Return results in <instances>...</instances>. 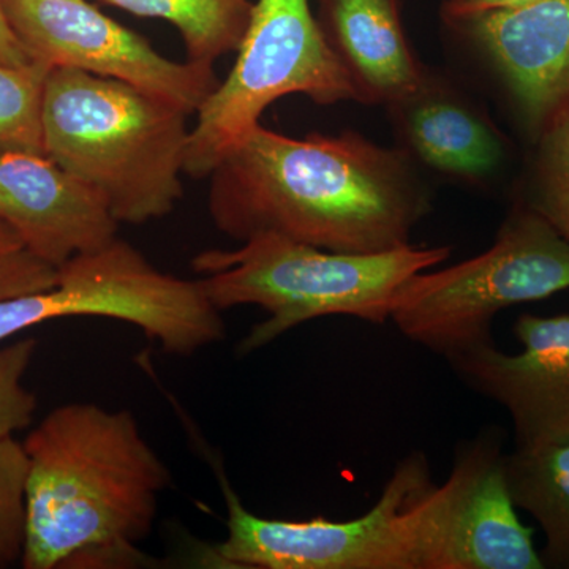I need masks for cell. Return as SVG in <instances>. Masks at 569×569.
<instances>
[{"label": "cell", "mask_w": 569, "mask_h": 569, "mask_svg": "<svg viewBox=\"0 0 569 569\" xmlns=\"http://www.w3.org/2000/svg\"><path fill=\"white\" fill-rule=\"evenodd\" d=\"M208 178L212 223L238 242L274 234L331 252H385L411 244L432 209L406 152L351 130L293 138L260 122Z\"/></svg>", "instance_id": "obj_1"}, {"label": "cell", "mask_w": 569, "mask_h": 569, "mask_svg": "<svg viewBox=\"0 0 569 569\" xmlns=\"http://www.w3.org/2000/svg\"><path fill=\"white\" fill-rule=\"evenodd\" d=\"M28 456L26 569L129 567L151 535L171 471L130 410L92 402L50 411Z\"/></svg>", "instance_id": "obj_2"}, {"label": "cell", "mask_w": 569, "mask_h": 569, "mask_svg": "<svg viewBox=\"0 0 569 569\" xmlns=\"http://www.w3.org/2000/svg\"><path fill=\"white\" fill-rule=\"evenodd\" d=\"M189 116L129 82L52 67L44 153L102 194L119 224L152 222L182 200Z\"/></svg>", "instance_id": "obj_3"}, {"label": "cell", "mask_w": 569, "mask_h": 569, "mask_svg": "<svg viewBox=\"0 0 569 569\" xmlns=\"http://www.w3.org/2000/svg\"><path fill=\"white\" fill-rule=\"evenodd\" d=\"M449 254L448 246L413 244L373 253L331 252L264 234L238 249L203 250L194 254L192 268L203 276L198 280L220 312L239 306L268 312L238 346L239 355H250L321 317L387 323L397 288Z\"/></svg>", "instance_id": "obj_4"}, {"label": "cell", "mask_w": 569, "mask_h": 569, "mask_svg": "<svg viewBox=\"0 0 569 569\" xmlns=\"http://www.w3.org/2000/svg\"><path fill=\"white\" fill-rule=\"evenodd\" d=\"M569 290V241L516 201L486 252L397 288L389 320L411 342L445 359L493 343V318L508 307Z\"/></svg>", "instance_id": "obj_5"}, {"label": "cell", "mask_w": 569, "mask_h": 569, "mask_svg": "<svg viewBox=\"0 0 569 569\" xmlns=\"http://www.w3.org/2000/svg\"><path fill=\"white\" fill-rule=\"evenodd\" d=\"M71 317L137 326L163 353L182 358L227 336L222 312L200 280L163 272L121 238L59 266L48 290L0 301V343L32 326Z\"/></svg>", "instance_id": "obj_6"}, {"label": "cell", "mask_w": 569, "mask_h": 569, "mask_svg": "<svg viewBox=\"0 0 569 569\" xmlns=\"http://www.w3.org/2000/svg\"><path fill=\"white\" fill-rule=\"evenodd\" d=\"M236 52L233 69L190 129L186 174L192 178H208L220 156L282 97L306 96L320 107L356 102L309 0H257Z\"/></svg>", "instance_id": "obj_7"}, {"label": "cell", "mask_w": 569, "mask_h": 569, "mask_svg": "<svg viewBox=\"0 0 569 569\" xmlns=\"http://www.w3.org/2000/svg\"><path fill=\"white\" fill-rule=\"evenodd\" d=\"M501 447L496 427L463 441L443 485L421 468L402 508L415 569H545L509 497Z\"/></svg>", "instance_id": "obj_8"}, {"label": "cell", "mask_w": 569, "mask_h": 569, "mask_svg": "<svg viewBox=\"0 0 569 569\" xmlns=\"http://www.w3.org/2000/svg\"><path fill=\"white\" fill-rule=\"evenodd\" d=\"M426 462L418 451L400 460L376 505L350 520L260 518L217 468L228 519L216 557L247 569H415L402 508Z\"/></svg>", "instance_id": "obj_9"}, {"label": "cell", "mask_w": 569, "mask_h": 569, "mask_svg": "<svg viewBox=\"0 0 569 569\" xmlns=\"http://www.w3.org/2000/svg\"><path fill=\"white\" fill-rule=\"evenodd\" d=\"M11 29L33 59L129 82L190 112L219 86L211 66L171 61L144 37L88 0H0Z\"/></svg>", "instance_id": "obj_10"}, {"label": "cell", "mask_w": 569, "mask_h": 569, "mask_svg": "<svg viewBox=\"0 0 569 569\" xmlns=\"http://www.w3.org/2000/svg\"><path fill=\"white\" fill-rule=\"evenodd\" d=\"M481 56L530 144L569 111V0L445 22Z\"/></svg>", "instance_id": "obj_11"}, {"label": "cell", "mask_w": 569, "mask_h": 569, "mask_svg": "<svg viewBox=\"0 0 569 569\" xmlns=\"http://www.w3.org/2000/svg\"><path fill=\"white\" fill-rule=\"evenodd\" d=\"M518 355L496 343L448 359L456 376L478 395L507 408L515 449H535L569 438V313H523L515 323Z\"/></svg>", "instance_id": "obj_12"}, {"label": "cell", "mask_w": 569, "mask_h": 569, "mask_svg": "<svg viewBox=\"0 0 569 569\" xmlns=\"http://www.w3.org/2000/svg\"><path fill=\"white\" fill-rule=\"evenodd\" d=\"M0 219L54 268L110 244L119 230L102 194L44 153L0 156Z\"/></svg>", "instance_id": "obj_13"}, {"label": "cell", "mask_w": 569, "mask_h": 569, "mask_svg": "<svg viewBox=\"0 0 569 569\" xmlns=\"http://www.w3.org/2000/svg\"><path fill=\"white\" fill-rule=\"evenodd\" d=\"M397 148L433 173L471 187L489 186L507 170L511 149L481 104L427 67L417 88L388 104Z\"/></svg>", "instance_id": "obj_14"}, {"label": "cell", "mask_w": 569, "mask_h": 569, "mask_svg": "<svg viewBox=\"0 0 569 569\" xmlns=\"http://www.w3.org/2000/svg\"><path fill=\"white\" fill-rule=\"evenodd\" d=\"M326 44L353 86L356 102L387 108L425 77L408 40L400 0H317Z\"/></svg>", "instance_id": "obj_15"}, {"label": "cell", "mask_w": 569, "mask_h": 569, "mask_svg": "<svg viewBox=\"0 0 569 569\" xmlns=\"http://www.w3.org/2000/svg\"><path fill=\"white\" fill-rule=\"evenodd\" d=\"M503 468L512 503L545 531V568L569 569V438L505 452Z\"/></svg>", "instance_id": "obj_16"}, {"label": "cell", "mask_w": 569, "mask_h": 569, "mask_svg": "<svg viewBox=\"0 0 569 569\" xmlns=\"http://www.w3.org/2000/svg\"><path fill=\"white\" fill-rule=\"evenodd\" d=\"M134 17L170 22L181 33L187 61L213 63L238 51L257 0H102Z\"/></svg>", "instance_id": "obj_17"}, {"label": "cell", "mask_w": 569, "mask_h": 569, "mask_svg": "<svg viewBox=\"0 0 569 569\" xmlns=\"http://www.w3.org/2000/svg\"><path fill=\"white\" fill-rule=\"evenodd\" d=\"M51 69L39 59L26 66L0 62V156L44 153L43 99Z\"/></svg>", "instance_id": "obj_18"}, {"label": "cell", "mask_w": 569, "mask_h": 569, "mask_svg": "<svg viewBox=\"0 0 569 569\" xmlns=\"http://www.w3.org/2000/svg\"><path fill=\"white\" fill-rule=\"evenodd\" d=\"M531 146L529 183L518 201L569 241V111Z\"/></svg>", "instance_id": "obj_19"}, {"label": "cell", "mask_w": 569, "mask_h": 569, "mask_svg": "<svg viewBox=\"0 0 569 569\" xmlns=\"http://www.w3.org/2000/svg\"><path fill=\"white\" fill-rule=\"evenodd\" d=\"M28 456L14 437L0 440V568L22 560L28 533Z\"/></svg>", "instance_id": "obj_20"}, {"label": "cell", "mask_w": 569, "mask_h": 569, "mask_svg": "<svg viewBox=\"0 0 569 569\" xmlns=\"http://www.w3.org/2000/svg\"><path fill=\"white\" fill-rule=\"evenodd\" d=\"M33 337L0 348V440L32 425L39 400L24 387V377L36 355Z\"/></svg>", "instance_id": "obj_21"}, {"label": "cell", "mask_w": 569, "mask_h": 569, "mask_svg": "<svg viewBox=\"0 0 569 569\" xmlns=\"http://www.w3.org/2000/svg\"><path fill=\"white\" fill-rule=\"evenodd\" d=\"M56 279L58 268L36 257L0 219V301L48 290Z\"/></svg>", "instance_id": "obj_22"}, {"label": "cell", "mask_w": 569, "mask_h": 569, "mask_svg": "<svg viewBox=\"0 0 569 569\" xmlns=\"http://www.w3.org/2000/svg\"><path fill=\"white\" fill-rule=\"evenodd\" d=\"M531 2L537 0H445L440 14L443 22H449L486 11L518 9Z\"/></svg>", "instance_id": "obj_23"}, {"label": "cell", "mask_w": 569, "mask_h": 569, "mask_svg": "<svg viewBox=\"0 0 569 569\" xmlns=\"http://www.w3.org/2000/svg\"><path fill=\"white\" fill-rule=\"evenodd\" d=\"M32 61L36 59L11 29L2 2H0V62L9 63V66H26Z\"/></svg>", "instance_id": "obj_24"}]
</instances>
